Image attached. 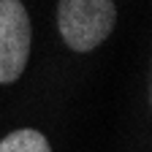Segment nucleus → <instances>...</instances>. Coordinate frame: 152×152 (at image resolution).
<instances>
[{"mask_svg":"<svg viewBox=\"0 0 152 152\" xmlns=\"http://www.w3.org/2000/svg\"><path fill=\"white\" fill-rule=\"evenodd\" d=\"M0 152H52L49 141L44 133H38L33 128L14 130L0 141Z\"/></svg>","mask_w":152,"mask_h":152,"instance_id":"7ed1b4c3","label":"nucleus"},{"mask_svg":"<svg viewBox=\"0 0 152 152\" xmlns=\"http://www.w3.org/2000/svg\"><path fill=\"white\" fill-rule=\"evenodd\" d=\"M117 22L114 0H60L57 27L73 52H92L103 44Z\"/></svg>","mask_w":152,"mask_h":152,"instance_id":"f257e3e1","label":"nucleus"},{"mask_svg":"<svg viewBox=\"0 0 152 152\" xmlns=\"http://www.w3.org/2000/svg\"><path fill=\"white\" fill-rule=\"evenodd\" d=\"M30 57V16L22 0H0V84L16 82Z\"/></svg>","mask_w":152,"mask_h":152,"instance_id":"f03ea898","label":"nucleus"}]
</instances>
